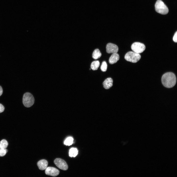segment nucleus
<instances>
[{
	"label": "nucleus",
	"instance_id": "obj_1",
	"mask_svg": "<svg viewBox=\"0 0 177 177\" xmlns=\"http://www.w3.org/2000/svg\"><path fill=\"white\" fill-rule=\"evenodd\" d=\"M162 82L163 85L167 88H171L174 86L176 82L175 74L172 72L166 73L162 76Z\"/></svg>",
	"mask_w": 177,
	"mask_h": 177
},
{
	"label": "nucleus",
	"instance_id": "obj_2",
	"mask_svg": "<svg viewBox=\"0 0 177 177\" xmlns=\"http://www.w3.org/2000/svg\"><path fill=\"white\" fill-rule=\"evenodd\" d=\"M155 8L156 11L162 14L166 15L168 12V8L161 0H157L155 5Z\"/></svg>",
	"mask_w": 177,
	"mask_h": 177
},
{
	"label": "nucleus",
	"instance_id": "obj_3",
	"mask_svg": "<svg viewBox=\"0 0 177 177\" xmlns=\"http://www.w3.org/2000/svg\"><path fill=\"white\" fill-rule=\"evenodd\" d=\"M23 103L24 106L27 107H29L33 104L34 99L32 95L30 93L26 92L23 95Z\"/></svg>",
	"mask_w": 177,
	"mask_h": 177
},
{
	"label": "nucleus",
	"instance_id": "obj_4",
	"mask_svg": "<svg viewBox=\"0 0 177 177\" xmlns=\"http://www.w3.org/2000/svg\"><path fill=\"white\" fill-rule=\"evenodd\" d=\"M141 58V56L139 54L132 51L128 52L126 53L124 57L125 60L132 63L137 62Z\"/></svg>",
	"mask_w": 177,
	"mask_h": 177
},
{
	"label": "nucleus",
	"instance_id": "obj_5",
	"mask_svg": "<svg viewBox=\"0 0 177 177\" xmlns=\"http://www.w3.org/2000/svg\"><path fill=\"white\" fill-rule=\"evenodd\" d=\"M131 48L134 52L140 54L143 52L144 51L146 47L145 45L143 43L135 42L132 44Z\"/></svg>",
	"mask_w": 177,
	"mask_h": 177
},
{
	"label": "nucleus",
	"instance_id": "obj_6",
	"mask_svg": "<svg viewBox=\"0 0 177 177\" xmlns=\"http://www.w3.org/2000/svg\"><path fill=\"white\" fill-rule=\"evenodd\" d=\"M54 163L59 168L63 170H66L68 168V165L66 162L63 159L56 158L55 160Z\"/></svg>",
	"mask_w": 177,
	"mask_h": 177
},
{
	"label": "nucleus",
	"instance_id": "obj_7",
	"mask_svg": "<svg viewBox=\"0 0 177 177\" xmlns=\"http://www.w3.org/2000/svg\"><path fill=\"white\" fill-rule=\"evenodd\" d=\"M59 171L57 169L52 167H48L45 169V173L48 175L53 177L58 176L59 174Z\"/></svg>",
	"mask_w": 177,
	"mask_h": 177
},
{
	"label": "nucleus",
	"instance_id": "obj_8",
	"mask_svg": "<svg viewBox=\"0 0 177 177\" xmlns=\"http://www.w3.org/2000/svg\"><path fill=\"white\" fill-rule=\"evenodd\" d=\"M106 51L108 53H117L118 51V47L116 45L112 43H108L106 46Z\"/></svg>",
	"mask_w": 177,
	"mask_h": 177
},
{
	"label": "nucleus",
	"instance_id": "obj_9",
	"mask_svg": "<svg viewBox=\"0 0 177 177\" xmlns=\"http://www.w3.org/2000/svg\"><path fill=\"white\" fill-rule=\"evenodd\" d=\"M48 162L46 160L43 159L39 161L37 165L39 169L43 170L45 169L47 167Z\"/></svg>",
	"mask_w": 177,
	"mask_h": 177
},
{
	"label": "nucleus",
	"instance_id": "obj_10",
	"mask_svg": "<svg viewBox=\"0 0 177 177\" xmlns=\"http://www.w3.org/2000/svg\"><path fill=\"white\" fill-rule=\"evenodd\" d=\"M113 82V80L111 78L106 79L103 83L104 88L106 89H109L112 86Z\"/></svg>",
	"mask_w": 177,
	"mask_h": 177
},
{
	"label": "nucleus",
	"instance_id": "obj_11",
	"mask_svg": "<svg viewBox=\"0 0 177 177\" xmlns=\"http://www.w3.org/2000/svg\"><path fill=\"white\" fill-rule=\"evenodd\" d=\"M119 55L117 53H113L109 58V62L111 64L116 63L119 60Z\"/></svg>",
	"mask_w": 177,
	"mask_h": 177
},
{
	"label": "nucleus",
	"instance_id": "obj_12",
	"mask_svg": "<svg viewBox=\"0 0 177 177\" xmlns=\"http://www.w3.org/2000/svg\"><path fill=\"white\" fill-rule=\"evenodd\" d=\"M101 55V53L99 50L98 49H96L93 52L92 57L93 59H97L100 58Z\"/></svg>",
	"mask_w": 177,
	"mask_h": 177
},
{
	"label": "nucleus",
	"instance_id": "obj_13",
	"mask_svg": "<svg viewBox=\"0 0 177 177\" xmlns=\"http://www.w3.org/2000/svg\"><path fill=\"white\" fill-rule=\"evenodd\" d=\"M78 151L76 148H72L69 150V156L71 157H75L77 155Z\"/></svg>",
	"mask_w": 177,
	"mask_h": 177
},
{
	"label": "nucleus",
	"instance_id": "obj_14",
	"mask_svg": "<svg viewBox=\"0 0 177 177\" xmlns=\"http://www.w3.org/2000/svg\"><path fill=\"white\" fill-rule=\"evenodd\" d=\"M100 65V62L99 61H94L92 62L91 65V68L93 70H97Z\"/></svg>",
	"mask_w": 177,
	"mask_h": 177
},
{
	"label": "nucleus",
	"instance_id": "obj_15",
	"mask_svg": "<svg viewBox=\"0 0 177 177\" xmlns=\"http://www.w3.org/2000/svg\"><path fill=\"white\" fill-rule=\"evenodd\" d=\"M8 145L7 141L5 139H3L0 141V148L6 149Z\"/></svg>",
	"mask_w": 177,
	"mask_h": 177
},
{
	"label": "nucleus",
	"instance_id": "obj_16",
	"mask_svg": "<svg viewBox=\"0 0 177 177\" xmlns=\"http://www.w3.org/2000/svg\"><path fill=\"white\" fill-rule=\"evenodd\" d=\"M73 139L71 137H67L64 143L66 145L70 146L72 145L73 143Z\"/></svg>",
	"mask_w": 177,
	"mask_h": 177
},
{
	"label": "nucleus",
	"instance_id": "obj_17",
	"mask_svg": "<svg viewBox=\"0 0 177 177\" xmlns=\"http://www.w3.org/2000/svg\"><path fill=\"white\" fill-rule=\"evenodd\" d=\"M107 65L105 61H103L101 64V69L102 71L103 72H105L107 70Z\"/></svg>",
	"mask_w": 177,
	"mask_h": 177
},
{
	"label": "nucleus",
	"instance_id": "obj_18",
	"mask_svg": "<svg viewBox=\"0 0 177 177\" xmlns=\"http://www.w3.org/2000/svg\"><path fill=\"white\" fill-rule=\"evenodd\" d=\"M8 152L6 149H2L0 148V157L4 156Z\"/></svg>",
	"mask_w": 177,
	"mask_h": 177
},
{
	"label": "nucleus",
	"instance_id": "obj_19",
	"mask_svg": "<svg viewBox=\"0 0 177 177\" xmlns=\"http://www.w3.org/2000/svg\"><path fill=\"white\" fill-rule=\"evenodd\" d=\"M177 31H176L175 33L173 38V40L175 42H177Z\"/></svg>",
	"mask_w": 177,
	"mask_h": 177
},
{
	"label": "nucleus",
	"instance_id": "obj_20",
	"mask_svg": "<svg viewBox=\"0 0 177 177\" xmlns=\"http://www.w3.org/2000/svg\"><path fill=\"white\" fill-rule=\"evenodd\" d=\"M4 108L3 105L0 103V113L3 112L4 110Z\"/></svg>",
	"mask_w": 177,
	"mask_h": 177
},
{
	"label": "nucleus",
	"instance_id": "obj_21",
	"mask_svg": "<svg viewBox=\"0 0 177 177\" xmlns=\"http://www.w3.org/2000/svg\"><path fill=\"white\" fill-rule=\"evenodd\" d=\"M3 92V90L1 87L0 86V96H1Z\"/></svg>",
	"mask_w": 177,
	"mask_h": 177
}]
</instances>
